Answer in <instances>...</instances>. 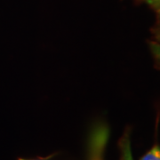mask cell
I'll use <instances>...</instances> for the list:
<instances>
[{"label": "cell", "mask_w": 160, "mask_h": 160, "mask_svg": "<svg viewBox=\"0 0 160 160\" xmlns=\"http://www.w3.org/2000/svg\"><path fill=\"white\" fill-rule=\"evenodd\" d=\"M122 160H133L131 151V142L128 132H126L124 136L121 138L119 142Z\"/></svg>", "instance_id": "7a4b0ae2"}, {"label": "cell", "mask_w": 160, "mask_h": 160, "mask_svg": "<svg viewBox=\"0 0 160 160\" xmlns=\"http://www.w3.org/2000/svg\"><path fill=\"white\" fill-rule=\"evenodd\" d=\"M142 1H144L154 9L160 11V0H142Z\"/></svg>", "instance_id": "277c9868"}, {"label": "cell", "mask_w": 160, "mask_h": 160, "mask_svg": "<svg viewBox=\"0 0 160 160\" xmlns=\"http://www.w3.org/2000/svg\"><path fill=\"white\" fill-rule=\"evenodd\" d=\"M20 160H29V159H20ZM30 160H33V159H30Z\"/></svg>", "instance_id": "5b68a950"}, {"label": "cell", "mask_w": 160, "mask_h": 160, "mask_svg": "<svg viewBox=\"0 0 160 160\" xmlns=\"http://www.w3.org/2000/svg\"><path fill=\"white\" fill-rule=\"evenodd\" d=\"M109 139V129L103 125L92 132L89 142V160H103V152Z\"/></svg>", "instance_id": "6da1fadb"}, {"label": "cell", "mask_w": 160, "mask_h": 160, "mask_svg": "<svg viewBox=\"0 0 160 160\" xmlns=\"http://www.w3.org/2000/svg\"><path fill=\"white\" fill-rule=\"evenodd\" d=\"M141 160H160V147L154 146L143 156Z\"/></svg>", "instance_id": "3957f363"}]
</instances>
